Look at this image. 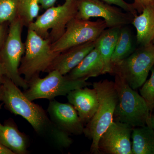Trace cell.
<instances>
[{"label": "cell", "mask_w": 154, "mask_h": 154, "mask_svg": "<svg viewBox=\"0 0 154 154\" xmlns=\"http://www.w3.org/2000/svg\"><path fill=\"white\" fill-rule=\"evenodd\" d=\"M48 73L44 78L37 75L28 81V88L23 92L27 99L31 101L38 99L50 101L57 96H66L73 90L92 85L87 80L70 79L57 70Z\"/></svg>", "instance_id": "5"}, {"label": "cell", "mask_w": 154, "mask_h": 154, "mask_svg": "<svg viewBox=\"0 0 154 154\" xmlns=\"http://www.w3.org/2000/svg\"><path fill=\"white\" fill-rule=\"evenodd\" d=\"M152 43H153V44L154 45V38L153 39V40L152 42Z\"/></svg>", "instance_id": "32"}, {"label": "cell", "mask_w": 154, "mask_h": 154, "mask_svg": "<svg viewBox=\"0 0 154 154\" xmlns=\"http://www.w3.org/2000/svg\"><path fill=\"white\" fill-rule=\"evenodd\" d=\"M107 28V24L102 19L91 21L75 17L69 22L62 36L51 43V50L60 53L74 46L95 41Z\"/></svg>", "instance_id": "9"}, {"label": "cell", "mask_w": 154, "mask_h": 154, "mask_svg": "<svg viewBox=\"0 0 154 154\" xmlns=\"http://www.w3.org/2000/svg\"><path fill=\"white\" fill-rule=\"evenodd\" d=\"M5 75V71H4V69H3L2 65L0 61V84H2L4 81Z\"/></svg>", "instance_id": "28"}, {"label": "cell", "mask_w": 154, "mask_h": 154, "mask_svg": "<svg viewBox=\"0 0 154 154\" xmlns=\"http://www.w3.org/2000/svg\"><path fill=\"white\" fill-rule=\"evenodd\" d=\"M19 0H0V24L17 18Z\"/></svg>", "instance_id": "22"}, {"label": "cell", "mask_w": 154, "mask_h": 154, "mask_svg": "<svg viewBox=\"0 0 154 154\" xmlns=\"http://www.w3.org/2000/svg\"><path fill=\"white\" fill-rule=\"evenodd\" d=\"M120 28H106L96 41V46L99 49L104 60L105 74H110L111 73V57L115 49Z\"/></svg>", "instance_id": "19"}, {"label": "cell", "mask_w": 154, "mask_h": 154, "mask_svg": "<svg viewBox=\"0 0 154 154\" xmlns=\"http://www.w3.org/2000/svg\"><path fill=\"white\" fill-rule=\"evenodd\" d=\"M151 75L140 89V95L145 101L152 114L154 110V66L152 68Z\"/></svg>", "instance_id": "23"}, {"label": "cell", "mask_w": 154, "mask_h": 154, "mask_svg": "<svg viewBox=\"0 0 154 154\" xmlns=\"http://www.w3.org/2000/svg\"><path fill=\"white\" fill-rule=\"evenodd\" d=\"M2 86V101L7 109L26 119L37 134L54 147L62 150L70 146L73 142L70 135L58 128L51 120L47 111L27 99L13 81L5 77Z\"/></svg>", "instance_id": "1"}, {"label": "cell", "mask_w": 154, "mask_h": 154, "mask_svg": "<svg viewBox=\"0 0 154 154\" xmlns=\"http://www.w3.org/2000/svg\"><path fill=\"white\" fill-rule=\"evenodd\" d=\"M151 123L152 127L154 130V114L151 115Z\"/></svg>", "instance_id": "31"}, {"label": "cell", "mask_w": 154, "mask_h": 154, "mask_svg": "<svg viewBox=\"0 0 154 154\" xmlns=\"http://www.w3.org/2000/svg\"><path fill=\"white\" fill-rule=\"evenodd\" d=\"M131 24L136 30L139 46L152 43L154 38V3L147 6L140 15L134 17Z\"/></svg>", "instance_id": "17"}, {"label": "cell", "mask_w": 154, "mask_h": 154, "mask_svg": "<svg viewBox=\"0 0 154 154\" xmlns=\"http://www.w3.org/2000/svg\"><path fill=\"white\" fill-rule=\"evenodd\" d=\"M105 74V64L99 49H94L66 75L72 79L87 80L89 78Z\"/></svg>", "instance_id": "15"}, {"label": "cell", "mask_w": 154, "mask_h": 154, "mask_svg": "<svg viewBox=\"0 0 154 154\" xmlns=\"http://www.w3.org/2000/svg\"><path fill=\"white\" fill-rule=\"evenodd\" d=\"M2 104H0V110ZM0 143L15 154H27L29 144L27 136L19 131L13 122L3 125L0 122Z\"/></svg>", "instance_id": "16"}, {"label": "cell", "mask_w": 154, "mask_h": 154, "mask_svg": "<svg viewBox=\"0 0 154 154\" xmlns=\"http://www.w3.org/2000/svg\"><path fill=\"white\" fill-rule=\"evenodd\" d=\"M96 41L74 46L60 53L54 59L47 72L57 70L62 75L68 74L94 49Z\"/></svg>", "instance_id": "14"}, {"label": "cell", "mask_w": 154, "mask_h": 154, "mask_svg": "<svg viewBox=\"0 0 154 154\" xmlns=\"http://www.w3.org/2000/svg\"><path fill=\"white\" fill-rule=\"evenodd\" d=\"M132 154H154V130L151 125L133 128Z\"/></svg>", "instance_id": "20"}, {"label": "cell", "mask_w": 154, "mask_h": 154, "mask_svg": "<svg viewBox=\"0 0 154 154\" xmlns=\"http://www.w3.org/2000/svg\"><path fill=\"white\" fill-rule=\"evenodd\" d=\"M113 75L118 96L114 121L128 125L133 128L151 125L152 114L144 99L131 88L120 75L115 74Z\"/></svg>", "instance_id": "3"}, {"label": "cell", "mask_w": 154, "mask_h": 154, "mask_svg": "<svg viewBox=\"0 0 154 154\" xmlns=\"http://www.w3.org/2000/svg\"><path fill=\"white\" fill-rule=\"evenodd\" d=\"M77 11V0H66L61 5L47 9L28 28L42 38H48L51 44L62 36L69 22L76 17Z\"/></svg>", "instance_id": "7"}, {"label": "cell", "mask_w": 154, "mask_h": 154, "mask_svg": "<svg viewBox=\"0 0 154 154\" xmlns=\"http://www.w3.org/2000/svg\"><path fill=\"white\" fill-rule=\"evenodd\" d=\"M102 1L109 5H114L117 6L127 13L131 14L134 17H136L137 15V11L134 9L132 4H129L126 2L124 0H102Z\"/></svg>", "instance_id": "24"}, {"label": "cell", "mask_w": 154, "mask_h": 154, "mask_svg": "<svg viewBox=\"0 0 154 154\" xmlns=\"http://www.w3.org/2000/svg\"><path fill=\"white\" fill-rule=\"evenodd\" d=\"M24 26L18 18L11 22L8 36L0 50V61L5 77L25 90L28 89V84L19 72L21 60L25 50V44L22 38Z\"/></svg>", "instance_id": "6"}, {"label": "cell", "mask_w": 154, "mask_h": 154, "mask_svg": "<svg viewBox=\"0 0 154 154\" xmlns=\"http://www.w3.org/2000/svg\"><path fill=\"white\" fill-rule=\"evenodd\" d=\"M39 4L45 10L53 7L57 0H39Z\"/></svg>", "instance_id": "26"}, {"label": "cell", "mask_w": 154, "mask_h": 154, "mask_svg": "<svg viewBox=\"0 0 154 154\" xmlns=\"http://www.w3.org/2000/svg\"><path fill=\"white\" fill-rule=\"evenodd\" d=\"M4 28L2 25L0 24V50L2 46V42L4 38Z\"/></svg>", "instance_id": "29"}, {"label": "cell", "mask_w": 154, "mask_h": 154, "mask_svg": "<svg viewBox=\"0 0 154 154\" xmlns=\"http://www.w3.org/2000/svg\"><path fill=\"white\" fill-rule=\"evenodd\" d=\"M133 128L113 120L100 138L98 143L100 154H132L131 137Z\"/></svg>", "instance_id": "11"}, {"label": "cell", "mask_w": 154, "mask_h": 154, "mask_svg": "<svg viewBox=\"0 0 154 154\" xmlns=\"http://www.w3.org/2000/svg\"><path fill=\"white\" fill-rule=\"evenodd\" d=\"M39 0H19L17 18L24 26L28 27L38 17L40 10Z\"/></svg>", "instance_id": "21"}, {"label": "cell", "mask_w": 154, "mask_h": 154, "mask_svg": "<svg viewBox=\"0 0 154 154\" xmlns=\"http://www.w3.org/2000/svg\"><path fill=\"white\" fill-rule=\"evenodd\" d=\"M0 154H15L10 149L0 143Z\"/></svg>", "instance_id": "27"}, {"label": "cell", "mask_w": 154, "mask_h": 154, "mask_svg": "<svg viewBox=\"0 0 154 154\" xmlns=\"http://www.w3.org/2000/svg\"><path fill=\"white\" fill-rule=\"evenodd\" d=\"M99 98V106L91 120L85 125L84 134L92 140L90 152L100 154L98 149L100 138L114 120L118 96L114 82L107 79L92 84Z\"/></svg>", "instance_id": "2"}, {"label": "cell", "mask_w": 154, "mask_h": 154, "mask_svg": "<svg viewBox=\"0 0 154 154\" xmlns=\"http://www.w3.org/2000/svg\"><path fill=\"white\" fill-rule=\"evenodd\" d=\"M25 44V52L21 60L19 72L28 82L41 72H47L60 53L51 50V43L48 38H42L29 28Z\"/></svg>", "instance_id": "4"}, {"label": "cell", "mask_w": 154, "mask_h": 154, "mask_svg": "<svg viewBox=\"0 0 154 154\" xmlns=\"http://www.w3.org/2000/svg\"><path fill=\"white\" fill-rule=\"evenodd\" d=\"M137 45L136 38H134L128 25L121 27L111 57V69L113 66L132 54L137 48Z\"/></svg>", "instance_id": "18"}, {"label": "cell", "mask_w": 154, "mask_h": 154, "mask_svg": "<svg viewBox=\"0 0 154 154\" xmlns=\"http://www.w3.org/2000/svg\"><path fill=\"white\" fill-rule=\"evenodd\" d=\"M47 112L51 121L60 129L70 135L84 134L85 125L74 107L69 103L50 100Z\"/></svg>", "instance_id": "12"}, {"label": "cell", "mask_w": 154, "mask_h": 154, "mask_svg": "<svg viewBox=\"0 0 154 154\" xmlns=\"http://www.w3.org/2000/svg\"><path fill=\"white\" fill-rule=\"evenodd\" d=\"M153 66L154 45L152 43L137 48L129 57L112 66L110 74L120 75L136 90L145 82Z\"/></svg>", "instance_id": "8"}, {"label": "cell", "mask_w": 154, "mask_h": 154, "mask_svg": "<svg viewBox=\"0 0 154 154\" xmlns=\"http://www.w3.org/2000/svg\"><path fill=\"white\" fill-rule=\"evenodd\" d=\"M132 4L136 11L140 14L147 6L154 3V0H133Z\"/></svg>", "instance_id": "25"}, {"label": "cell", "mask_w": 154, "mask_h": 154, "mask_svg": "<svg viewBox=\"0 0 154 154\" xmlns=\"http://www.w3.org/2000/svg\"><path fill=\"white\" fill-rule=\"evenodd\" d=\"M3 90L2 84H0V101H2V99Z\"/></svg>", "instance_id": "30"}, {"label": "cell", "mask_w": 154, "mask_h": 154, "mask_svg": "<svg viewBox=\"0 0 154 154\" xmlns=\"http://www.w3.org/2000/svg\"><path fill=\"white\" fill-rule=\"evenodd\" d=\"M77 2L78 11L75 18L85 20L91 18H102L107 28L129 25L134 18L131 14L102 0H77Z\"/></svg>", "instance_id": "10"}, {"label": "cell", "mask_w": 154, "mask_h": 154, "mask_svg": "<svg viewBox=\"0 0 154 154\" xmlns=\"http://www.w3.org/2000/svg\"><path fill=\"white\" fill-rule=\"evenodd\" d=\"M67 98L85 125L95 114L99 106V98L96 90L88 87L79 88L69 92Z\"/></svg>", "instance_id": "13"}]
</instances>
